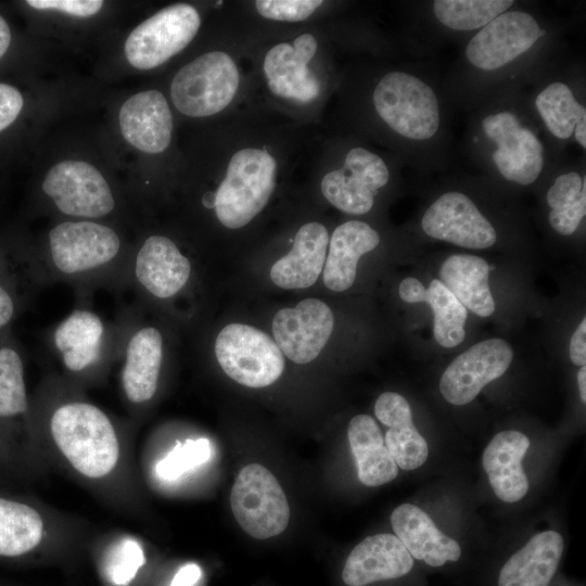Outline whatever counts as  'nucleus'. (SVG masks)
Returning a JSON list of instances; mask_svg holds the SVG:
<instances>
[{
    "mask_svg": "<svg viewBox=\"0 0 586 586\" xmlns=\"http://www.w3.org/2000/svg\"><path fill=\"white\" fill-rule=\"evenodd\" d=\"M25 360L12 330L0 333V479L28 476L38 464Z\"/></svg>",
    "mask_w": 586,
    "mask_h": 586,
    "instance_id": "nucleus-4",
    "label": "nucleus"
},
{
    "mask_svg": "<svg viewBox=\"0 0 586 586\" xmlns=\"http://www.w3.org/2000/svg\"><path fill=\"white\" fill-rule=\"evenodd\" d=\"M570 359L575 366L586 365V319L584 318L570 340Z\"/></svg>",
    "mask_w": 586,
    "mask_h": 586,
    "instance_id": "nucleus-42",
    "label": "nucleus"
},
{
    "mask_svg": "<svg viewBox=\"0 0 586 586\" xmlns=\"http://www.w3.org/2000/svg\"><path fill=\"white\" fill-rule=\"evenodd\" d=\"M482 128L496 146L492 156L504 178L527 186L539 177L544 166L543 145L513 113L500 111L487 115Z\"/></svg>",
    "mask_w": 586,
    "mask_h": 586,
    "instance_id": "nucleus-16",
    "label": "nucleus"
},
{
    "mask_svg": "<svg viewBox=\"0 0 586 586\" xmlns=\"http://www.w3.org/2000/svg\"><path fill=\"white\" fill-rule=\"evenodd\" d=\"M41 190L54 208L72 219L98 220L116 209V199L103 175L84 161H62L47 173Z\"/></svg>",
    "mask_w": 586,
    "mask_h": 586,
    "instance_id": "nucleus-11",
    "label": "nucleus"
},
{
    "mask_svg": "<svg viewBox=\"0 0 586 586\" xmlns=\"http://www.w3.org/2000/svg\"><path fill=\"white\" fill-rule=\"evenodd\" d=\"M230 504L239 525L252 537L266 539L282 533L290 521V507L276 476L251 463L238 474Z\"/></svg>",
    "mask_w": 586,
    "mask_h": 586,
    "instance_id": "nucleus-12",
    "label": "nucleus"
},
{
    "mask_svg": "<svg viewBox=\"0 0 586 586\" xmlns=\"http://www.w3.org/2000/svg\"><path fill=\"white\" fill-rule=\"evenodd\" d=\"M333 327L332 310L317 298H306L293 308H282L272 320V333L278 347L290 360L300 365L318 357Z\"/></svg>",
    "mask_w": 586,
    "mask_h": 586,
    "instance_id": "nucleus-20",
    "label": "nucleus"
},
{
    "mask_svg": "<svg viewBox=\"0 0 586 586\" xmlns=\"http://www.w3.org/2000/svg\"><path fill=\"white\" fill-rule=\"evenodd\" d=\"M47 538V523L29 500L0 491V558L16 559L36 551Z\"/></svg>",
    "mask_w": 586,
    "mask_h": 586,
    "instance_id": "nucleus-28",
    "label": "nucleus"
},
{
    "mask_svg": "<svg viewBox=\"0 0 586 586\" xmlns=\"http://www.w3.org/2000/svg\"><path fill=\"white\" fill-rule=\"evenodd\" d=\"M23 104V97L15 87L0 82V131L16 119Z\"/></svg>",
    "mask_w": 586,
    "mask_h": 586,
    "instance_id": "nucleus-41",
    "label": "nucleus"
},
{
    "mask_svg": "<svg viewBox=\"0 0 586 586\" xmlns=\"http://www.w3.org/2000/svg\"><path fill=\"white\" fill-rule=\"evenodd\" d=\"M421 226L429 237L466 249H488L497 239L495 228L473 201L457 191L440 195L425 211Z\"/></svg>",
    "mask_w": 586,
    "mask_h": 586,
    "instance_id": "nucleus-19",
    "label": "nucleus"
},
{
    "mask_svg": "<svg viewBox=\"0 0 586 586\" xmlns=\"http://www.w3.org/2000/svg\"><path fill=\"white\" fill-rule=\"evenodd\" d=\"M347 437L357 463L358 479L364 485H383L397 476L398 467L371 416H355L348 424Z\"/></svg>",
    "mask_w": 586,
    "mask_h": 586,
    "instance_id": "nucleus-32",
    "label": "nucleus"
},
{
    "mask_svg": "<svg viewBox=\"0 0 586 586\" xmlns=\"http://www.w3.org/2000/svg\"><path fill=\"white\" fill-rule=\"evenodd\" d=\"M279 163L269 149L244 145L229 157L215 190L205 191L201 204L213 209L221 226L241 229L267 205L277 184Z\"/></svg>",
    "mask_w": 586,
    "mask_h": 586,
    "instance_id": "nucleus-5",
    "label": "nucleus"
},
{
    "mask_svg": "<svg viewBox=\"0 0 586 586\" xmlns=\"http://www.w3.org/2000/svg\"><path fill=\"white\" fill-rule=\"evenodd\" d=\"M379 243L380 234L365 221L348 220L337 226L329 239L323 266L324 285L334 292L349 289L356 279L359 258Z\"/></svg>",
    "mask_w": 586,
    "mask_h": 586,
    "instance_id": "nucleus-27",
    "label": "nucleus"
},
{
    "mask_svg": "<svg viewBox=\"0 0 586 586\" xmlns=\"http://www.w3.org/2000/svg\"><path fill=\"white\" fill-rule=\"evenodd\" d=\"M512 358V347L502 339H488L472 345L443 372L440 381L442 396L453 405L469 404L484 386L507 371Z\"/></svg>",
    "mask_w": 586,
    "mask_h": 586,
    "instance_id": "nucleus-17",
    "label": "nucleus"
},
{
    "mask_svg": "<svg viewBox=\"0 0 586 586\" xmlns=\"http://www.w3.org/2000/svg\"><path fill=\"white\" fill-rule=\"evenodd\" d=\"M511 0H436L433 11L436 18L455 30H473L484 27L506 12Z\"/></svg>",
    "mask_w": 586,
    "mask_h": 586,
    "instance_id": "nucleus-36",
    "label": "nucleus"
},
{
    "mask_svg": "<svg viewBox=\"0 0 586 586\" xmlns=\"http://www.w3.org/2000/svg\"><path fill=\"white\" fill-rule=\"evenodd\" d=\"M440 281L467 308L480 317L495 311L488 275V263L475 255L455 254L447 257L438 271Z\"/></svg>",
    "mask_w": 586,
    "mask_h": 586,
    "instance_id": "nucleus-31",
    "label": "nucleus"
},
{
    "mask_svg": "<svg viewBox=\"0 0 586 586\" xmlns=\"http://www.w3.org/2000/svg\"><path fill=\"white\" fill-rule=\"evenodd\" d=\"M322 3L320 0H258L254 7L266 20L294 23L309 18Z\"/></svg>",
    "mask_w": 586,
    "mask_h": 586,
    "instance_id": "nucleus-39",
    "label": "nucleus"
},
{
    "mask_svg": "<svg viewBox=\"0 0 586 586\" xmlns=\"http://www.w3.org/2000/svg\"><path fill=\"white\" fill-rule=\"evenodd\" d=\"M545 35L537 21L523 11H506L469 41L468 61L482 71L498 69L512 62Z\"/></svg>",
    "mask_w": 586,
    "mask_h": 586,
    "instance_id": "nucleus-18",
    "label": "nucleus"
},
{
    "mask_svg": "<svg viewBox=\"0 0 586 586\" xmlns=\"http://www.w3.org/2000/svg\"><path fill=\"white\" fill-rule=\"evenodd\" d=\"M318 40L302 33L270 47L263 59V74L270 93L283 101L308 105L321 94V79L313 66Z\"/></svg>",
    "mask_w": 586,
    "mask_h": 586,
    "instance_id": "nucleus-14",
    "label": "nucleus"
},
{
    "mask_svg": "<svg viewBox=\"0 0 586 586\" xmlns=\"http://www.w3.org/2000/svg\"><path fill=\"white\" fill-rule=\"evenodd\" d=\"M131 251L113 227L71 219L53 226L42 247L26 252L40 288L65 283L82 298L97 289L127 288Z\"/></svg>",
    "mask_w": 586,
    "mask_h": 586,
    "instance_id": "nucleus-2",
    "label": "nucleus"
},
{
    "mask_svg": "<svg viewBox=\"0 0 586 586\" xmlns=\"http://www.w3.org/2000/svg\"><path fill=\"white\" fill-rule=\"evenodd\" d=\"M26 3L36 10H53L76 17L95 15L103 7L100 0H28Z\"/></svg>",
    "mask_w": 586,
    "mask_h": 586,
    "instance_id": "nucleus-40",
    "label": "nucleus"
},
{
    "mask_svg": "<svg viewBox=\"0 0 586 586\" xmlns=\"http://www.w3.org/2000/svg\"><path fill=\"white\" fill-rule=\"evenodd\" d=\"M530 447L528 437L513 430L496 434L483 453V468L495 495L505 502L521 500L528 491L522 459Z\"/></svg>",
    "mask_w": 586,
    "mask_h": 586,
    "instance_id": "nucleus-25",
    "label": "nucleus"
},
{
    "mask_svg": "<svg viewBox=\"0 0 586 586\" xmlns=\"http://www.w3.org/2000/svg\"><path fill=\"white\" fill-rule=\"evenodd\" d=\"M577 143L585 150L586 149V118L579 120L573 132Z\"/></svg>",
    "mask_w": 586,
    "mask_h": 586,
    "instance_id": "nucleus-45",
    "label": "nucleus"
},
{
    "mask_svg": "<svg viewBox=\"0 0 586 586\" xmlns=\"http://www.w3.org/2000/svg\"><path fill=\"white\" fill-rule=\"evenodd\" d=\"M144 563L141 546L132 539L122 542L110 556L106 573L110 581L117 586L128 585Z\"/></svg>",
    "mask_w": 586,
    "mask_h": 586,
    "instance_id": "nucleus-38",
    "label": "nucleus"
},
{
    "mask_svg": "<svg viewBox=\"0 0 586 586\" xmlns=\"http://www.w3.org/2000/svg\"><path fill=\"white\" fill-rule=\"evenodd\" d=\"M391 524L410 556L430 566H442L461 557L459 544L443 534L429 514L412 504L399 505L391 514Z\"/></svg>",
    "mask_w": 586,
    "mask_h": 586,
    "instance_id": "nucleus-23",
    "label": "nucleus"
},
{
    "mask_svg": "<svg viewBox=\"0 0 586 586\" xmlns=\"http://www.w3.org/2000/svg\"><path fill=\"white\" fill-rule=\"evenodd\" d=\"M398 293L406 303H425L431 307L433 335L441 346L455 347L464 340L468 310L438 279H433L425 289L417 278H405Z\"/></svg>",
    "mask_w": 586,
    "mask_h": 586,
    "instance_id": "nucleus-30",
    "label": "nucleus"
},
{
    "mask_svg": "<svg viewBox=\"0 0 586 586\" xmlns=\"http://www.w3.org/2000/svg\"><path fill=\"white\" fill-rule=\"evenodd\" d=\"M374 413L388 428L384 444L396 466L403 470H415L422 466L428 459L429 448L413 424L406 398L394 392H385L378 397Z\"/></svg>",
    "mask_w": 586,
    "mask_h": 586,
    "instance_id": "nucleus-26",
    "label": "nucleus"
},
{
    "mask_svg": "<svg viewBox=\"0 0 586 586\" xmlns=\"http://www.w3.org/2000/svg\"><path fill=\"white\" fill-rule=\"evenodd\" d=\"M39 289L26 251H0V333L12 330Z\"/></svg>",
    "mask_w": 586,
    "mask_h": 586,
    "instance_id": "nucleus-33",
    "label": "nucleus"
},
{
    "mask_svg": "<svg viewBox=\"0 0 586 586\" xmlns=\"http://www.w3.org/2000/svg\"><path fill=\"white\" fill-rule=\"evenodd\" d=\"M563 547V538L556 531L536 534L504 564L498 586H548Z\"/></svg>",
    "mask_w": 586,
    "mask_h": 586,
    "instance_id": "nucleus-29",
    "label": "nucleus"
},
{
    "mask_svg": "<svg viewBox=\"0 0 586 586\" xmlns=\"http://www.w3.org/2000/svg\"><path fill=\"white\" fill-rule=\"evenodd\" d=\"M241 73L231 54L205 52L183 65L170 84L174 106L189 117H208L225 111L234 101Z\"/></svg>",
    "mask_w": 586,
    "mask_h": 586,
    "instance_id": "nucleus-6",
    "label": "nucleus"
},
{
    "mask_svg": "<svg viewBox=\"0 0 586 586\" xmlns=\"http://www.w3.org/2000/svg\"><path fill=\"white\" fill-rule=\"evenodd\" d=\"M390 179V170L378 154L361 148H352L343 165L321 179L320 190L324 199L339 211L349 215L368 213L378 191Z\"/></svg>",
    "mask_w": 586,
    "mask_h": 586,
    "instance_id": "nucleus-15",
    "label": "nucleus"
},
{
    "mask_svg": "<svg viewBox=\"0 0 586 586\" xmlns=\"http://www.w3.org/2000/svg\"><path fill=\"white\" fill-rule=\"evenodd\" d=\"M577 385L579 391L581 400L586 403V367H581L577 372Z\"/></svg>",
    "mask_w": 586,
    "mask_h": 586,
    "instance_id": "nucleus-46",
    "label": "nucleus"
},
{
    "mask_svg": "<svg viewBox=\"0 0 586 586\" xmlns=\"http://www.w3.org/2000/svg\"><path fill=\"white\" fill-rule=\"evenodd\" d=\"M193 273L190 258L164 234H151L131 251L127 288L144 302L165 303L189 285Z\"/></svg>",
    "mask_w": 586,
    "mask_h": 586,
    "instance_id": "nucleus-10",
    "label": "nucleus"
},
{
    "mask_svg": "<svg viewBox=\"0 0 586 586\" xmlns=\"http://www.w3.org/2000/svg\"><path fill=\"white\" fill-rule=\"evenodd\" d=\"M123 332V313L109 321L80 300L49 333L60 377L79 388L100 382L118 360Z\"/></svg>",
    "mask_w": 586,
    "mask_h": 586,
    "instance_id": "nucleus-3",
    "label": "nucleus"
},
{
    "mask_svg": "<svg viewBox=\"0 0 586 586\" xmlns=\"http://www.w3.org/2000/svg\"><path fill=\"white\" fill-rule=\"evenodd\" d=\"M11 30L7 21L0 15V59L8 51L11 43Z\"/></svg>",
    "mask_w": 586,
    "mask_h": 586,
    "instance_id": "nucleus-44",
    "label": "nucleus"
},
{
    "mask_svg": "<svg viewBox=\"0 0 586 586\" xmlns=\"http://www.w3.org/2000/svg\"><path fill=\"white\" fill-rule=\"evenodd\" d=\"M124 314V332L118 360L119 384L127 406L137 410L156 396L165 359L162 330L141 320L137 305Z\"/></svg>",
    "mask_w": 586,
    "mask_h": 586,
    "instance_id": "nucleus-8",
    "label": "nucleus"
},
{
    "mask_svg": "<svg viewBox=\"0 0 586 586\" xmlns=\"http://www.w3.org/2000/svg\"><path fill=\"white\" fill-rule=\"evenodd\" d=\"M124 139L137 150L157 154L170 144L173 114L158 90L141 91L127 99L118 114Z\"/></svg>",
    "mask_w": 586,
    "mask_h": 586,
    "instance_id": "nucleus-21",
    "label": "nucleus"
},
{
    "mask_svg": "<svg viewBox=\"0 0 586 586\" xmlns=\"http://www.w3.org/2000/svg\"><path fill=\"white\" fill-rule=\"evenodd\" d=\"M548 220L561 235H571L586 214L585 179L575 171L560 175L547 192Z\"/></svg>",
    "mask_w": 586,
    "mask_h": 586,
    "instance_id": "nucleus-34",
    "label": "nucleus"
},
{
    "mask_svg": "<svg viewBox=\"0 0 586 586\" xmlns=\"http://www.w3.org/2000/svg\"><path fill=\"white\" fill-rule=\"evenodd\" d=\"M536 109L547 129L559 139H568L576 124L586 118L585 106L563 82L555 81L543 89L535 100Z\"/></svg>",
    "mask_w": 586,
    "mask_h": 586,
    "instance_id": "nucleus-35",
    "label": "nucleus"
},
{
    "mask_svg": "<svg viewBox=\"0 0 586 586\" xmlns=\"http://www.w3.org/2000/svg\"><path fill=\"white\" fill-rule=\"evenodd\" d=\"M33 420L39 448L49 442L77 475L102 482L122 461V436L113 418L60 375L46 379L31 396Z\"/></svg>",
    "mask_w": 586,
    "mask_h": 586,
    "instance_id": "nucleus-1",
    "label": "nucleus"
},
{
    "mask_svg": "<svg viewBox=\"0 0 586 586\" xmlns=\"http://www.w3.org/2000/svg\"><path fill=\"white\" fill-rule=\"evenodd\" d=\"M372 102L381 120L406 139L424 141L440 128L437 97L412 74L393 71L382 76L373 89Z\"/></svg>",
    "mask_w": 586,
    "mask_h": 586,
    "instance_id": "nucleus-7",
    "label": "nucleus"
},
{
    "mask_svg": "<svg viewBox=\"0 0 586 586\" xmlns=\"http://www.w3.org/2000/svg\"><path fill=\"white\" fill-rule=\"evenodd\" d=\"M412 566L413 558L395 535L377 534L366 537L351 551L342 578L348 586H366L402 577Z\"/></svg>",
    "mask_w": 586,
    "mask_h": 586,
    "instance_id": "nucleus-22",
    "label": "nucleus"
},
{
    "mask_svg": "<svg viewBox=\"0 0 586 586\" xmlns=\"http://www.w3.org/2000/svg\"><path fill=\"white\" fill-rule=\"evenodd\" d=\"M214 351L224 372L247 387L268 386L284 370L283 354L277 343L252 326H225L215 339Z\"/></svg>",
    "mask_w": 586,
    "mask_h": 586,
    "instance_id": "nucleus-9",
    "label": "nucleus"
},
{
    "mask_svg": "<svg viewBox=\"0 0 586 586\" xmlns=\"http://www.w3.org/2000/svg\"><path fill=\"white\" fill-rule=\"evenodd\" d=\"M328 244L329 233L322 224H304L297 230L290 252L271 267V281L289 290L311 286L323 270Z\"/></svg>",
    "mask_w": 586,
    "mask_h": 586,
    "instance_id": "nucleus-24",
    "label": "nucleus"
},
{
    "mask_svg": "<svg viewBox=\"0 0 586 586\" xmlns=\"http://www.w3.org/2000/svg\"><path fill=\"white\" fill-rule=\"evenodd\" d=\"M211 457V444L206 438L187 440L169 450L155 464L156 475L164 481H174L184 473L205 463Z\"/></svg>",
    "mask_w": 586,
    "mask_h": 586,
    "instance_id": "nucleus-37",
    "label": "nucleus"
},
{
    "mask_svg": "<svg viewBox=\"0 0 586 586\" xmlns=\"http://www.w3.org/2000/svg\"><path fill=\"white\" fill-rule=\"evenodd\" d=\"M200 26L201 16L193 5L165 7L129 34L125 42L126 59L141 71L163 65L193 40Z\"/></svg>",
    "mask_w": 586,
    "mask_h": 586,
    "instance_id": "nucleus-13",
    "label": "nucleus"
},
{
    "mask_svg": "<svg viewBox=\"0 0 586 586\" xmlns=\"http://www.w3.org/2000/svg\"><path fill=\"white\" fill-rule=\"evenodd\" d=\"M202 575L201 568L195 563L181 566L175 574L169 586H194Z\"/></svg>",
    "mask_w": 586,
    "mask_h": 586,
    "instance_id": "nucleus-43",
    "label": "nucleus"
}]
</instances>
